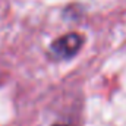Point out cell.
I'll list each match as a JSON object with an SVG mask.
<instances>
[{
	"mask_svg": "<svg viewBox=\"0 0 126 126\" xmlns=\"http://www.w3.org/2000/svg\"><path fill=\"white\" fill-rule=\"evenodd\" d=\"M82 46V37L79 34H75V32H70V34H66L60 38H57L51 47H50V53L54 59H70L73 57L79 48Z\"/></svg>",
	"mask_w": 126,
	"mask_h": 126,
	"instance_id": "1",
	"label": "cell"
},
{
	"mask_svg": "<svg viewBox=\"0 0 126 126\" xmlns=\"http://www.w3.org/2000/svg\"><path fill=\"white\" fill-rule=\"evenodd\" d=\"M54 126H66V125H54Z\"/></svg>",
	"mask_w": 126,
	"mask_h": 126,
	"instance_id": "2",
	"label": "cell"
}]
</instances>
